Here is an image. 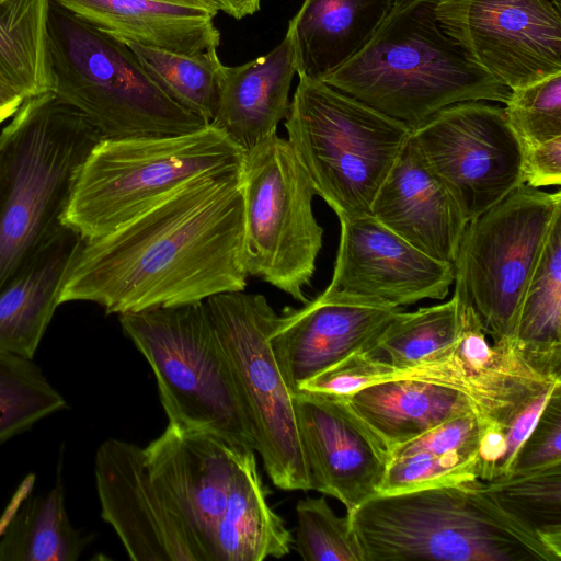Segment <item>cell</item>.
<instances>
[{
    "label": "cell",
    "mask_w": 561,
    "mask_h": 561,
    "mask_svg": "<svg viewBox=\"0 0 561 561\" xmlns=\"http://www.w3.org/2000/svg\"><path fill=\"white\" fill-rule=\"evenodd\" d=\"M248 276L238 170L195 178L112 232L82 239L58 304L122 314L242 291Z\"/></svg>",
    "instance_id": "1"
},
{
    "label": "cell",
    "mask_w": 561,
    "mask_h": 561,
    "mask_svg": "<svg viewBox=\"0 0 561 561\" xmlns=\"http://www.w3.org/2000/svg\"><path fill=\"white\" fill-rule=\"evenodd\" d=\"M436 2L398 0L367 46L322 81L411 130L456 103H505L511 90L443 28Z\"/></svg>",
    "instance_id": "2"
},
{
    "label": "cell",
    "mask_w": 561,
    "mask_h": 561,
    "mask_svg": "<svg viewBox=\"0 0 561 561\" xmlns=\"http://www.w3.org/2000/svg\"><path fill=\"white\" fill-rule=\"evenodd\" d=\"M364 561H560L479 479L378 494L346 513Z\"/></svg>",
    "instance_id": "3"
},
{
    "label": "cell",
    "mask_w": 561,
    "mask_h": 561,
    "mask_svg": "<svg viewBox=\"0 0 561 561\" xmlns=\"http://www.w3.org/2000/svg\"><path fill=\"white\" fill-rule=\"evenodd\" d=\"M102 139L54 92L26 100L0 131V290L62 225L78 175Z\"/></svg>",
    "instance_id": "4"
},
{
    "label": "cell",
    "mask_w": 561,
    "mask_h": 561,
    "mask_svg": "<svg viewBox=\"0 0 561 561\" xmlns=\"http://www.w3.org/2000/svg\"><path fill=\"white\" fill-rule=\"evenodd\" d=\"M47 38L53 92L103 139L175 136L208 125L174 102L125 42L54 0Z\"/></svg>",
    "instance_id": "5"
},
{
    "label": "cell",
    "mask_w": 561,
    "mask_h": 561,
    "mask_svg": "<svg viewBox=\"0 0 561 561\" xmlns=\"http://www.w3.org/2000/svg\"><path fill=\"white\" fill-rule=\"evenodd\" d=\"M244 152L211 124L175 136L102 139L61 222L81 239L104 236L195 178L240 170Z\"/></svg>",
    "instance_id": "6"
},
{
    "label": "cell",
    "mask_w": 561,
    "mask_h": 561,
    "mask_svg": "<svg viewBox=\"0 0 561 561\" xmlns=\"http://www.w3.org/2000/svg\"><path fill=\"white\" fill-rule=\"evenodd\" d=\"M285 127L316 194L339 219L370 215L412 133L325 82L305 77H299Z\"/></svg>",
    "instance_id": "7"
},
{
    "label": "cell",
    "mask_w": 561,
    "mask_h": 561,
    "mask_svg": "<svg viewBox=\"0 0 561 561\" xmlns=\"http://www.w3.org/2000/svg\"><path fill=\"white\" fill-rule=\"evenodd\" d=\"M150 365L169 423L255 450L251 422L205 300L118 314Z\"/></svg>",
    "instance_id": "8"
},
{
    "label": "cell",
    "mask_w": 561,
    "mask_h": 561,
    "mask_svg": "<svg viewBox=\"0 0 561 561\" xmlns=\"http://www.w3.org/2000/svg\"><path fill=\"white\" fill-rule=\"evenodd\" d=\"M560 218V191L523 183L468 221L453 263L454 295L493 343L512 342L524 295Z\"/></svg>",
    "instance_id": "9"
},
{
    "label": "cell",
    "mask_w": 561,
    "mask_h": 561,
    "mask_svg": "<svg viewBox=\"0 0 561 561\" xmlns=\"http://www.w3.org/2000/svg\"><path fill=\"white\" fill-rule=\"evenodd\" d=\"M240 180L248 275L306 304L323 240L307 171L288 140L275 133L245 150Z\"/></svg>",
    "instance_id": "10"
},
{
    "label": "cell",
    "mask_w": 561,
    "mask_h": 561,
    "mask_svg": "<svg viewBox=\"0 0 561 561\" xmlns=\"http://www.w3.org/2000/svg\"><path fill=\"white\" fill-rule=\"evenodd\" d=\"M245 405L271 481L285 491H309L310 478L294 405L270 335L278 313L261 294L222 293L205 300Z\"/></svg>",
    "instance_id": "11"
},
{
    "label": "cell",
    "mask_w": 561,
    "mask_h": 561,
    "mask_svg": "<svg viewBox=\"0 0 561 561\" xmlns=\"http://www.w3.org/2000/svg\"><path fill=\"white\" fill-rule=\"evenodd\" d=\"M410 139L467 221L524 183V146L503 107L483 101L449 105Z\"/></svg>",
    "instance_id": "12"
},
{
    "label": "cell",
    "mask_w": 561,
    "mask_h": 561,
    "mask_svg": "<svg viewBox=\"0 0 561 561\" xmlns=\"http://www.w3.org/2000/svg\"><path fill=\"white\" fill-rule=\"evenodd\" d=\"M473 62L514 90L561 72V0H437Z\"/></svg>",
    "instance_id": "13"
},
{
    "label": "cell",
    "mask_w": 561,
    "mask_h": 561,
    "mask_svg": "<svg viewBox=\"0 0 561 561\" xmlns=\"http://www.w3.org/2000/svg\"><path fill=\"white\" fill-rule=\"evenodd\" d=\"M459 304L461 329L456 343L408 368L389 365L382 381L407 378L454 388L468 397L483 427H503L561 377L534 369L511 341L490 344L473 310Z\"/></svg>",
    "instance_id": "14"
},
{
    "label": "cell",
    "mask_w": 561,
    "mask_h": 561,
    "mask_svg": "<svg viewBox=\"0 0 561 561\" xmlns=\"http://www.w3.org/2000/svg\"><path fill=\"white\" fill-rule=\"evenodd\" d=\"M94 477L101 517L134 561H205L182 519L152 483L139 445L105 439L96 449Z\"/></svg>",
    "instance_id": "15"
},
{
    "label": "cell",
    "mask_w": 561,
    "mask_h": 561,
    "mask_svg": "<svg viewBox=\"0 0 561 561\" xmlns=\"http://www.w3.org/2000/svg\"><path fill=\"white\" fill-rule=\"evenodd\" d=\"M294 405L311 490L346 513L379 494L390 451L345 398L294 391Z\"/></svg>",
    "instance_id": "16"
},
{
    "label": "cell",
    "mask_w": 561,
    "mask_h": 561,
    "mask_svg": "<svg viewBox=\"0 0 561 561\" xmlns=\"http://www.w3.org/2000/svg\"><path fill=\"white\" fill-rule=\"evenodd\" d=\"M339 220L329 288L397 308L448 295L451 264L421 252L371 215Z\"/></svg>",
    "instance_id": "17"
},
{
    "label": "cell",
    "mask_w": 561,
    "mask_h": 561,
    "mask_svg": "<svg viewBox=\"0 0 561 561\" xmlns=\"http://www.w3.org/2000/svg\"><path fill=\"white\" fill-rule=\"evenodd\" d=\"M242 447L199 428L168 423L144 448L150 479L186 525L205 561H213L214 536Z\"/></svg>",
    "instance_id": "18"
},
{
    "label": "cell",
    "mask_w": 561,
    "mask_h": 561,
    "mask_svg": "<svg viewBox=\"0 0 561 561\" xmlns=\"http://www.w3.org/2000/svg\"><path fill=\"white\" fill-rule=\"evenodd\" d=\"M401 310L327 287L304 307L285 308L270 341L293 391L356 352L368 351Z\"/></svg>",
    "instance_id": "19"
},
{
    "label": "cell",
    "mask_w": 561,
    "mask_h": 561,
    "mask_svg": "<svg viewBox=\"0 0 561 561\" xmlns=\"http://www.w3.org/2000/svg\"><path fill=\"white\" fill-rule=\"evenodd\" d=\"M370 215L421 252L451 265L468 224L410 138L377 192Z\"/></svg>",
    "instance_id": "20"
},
{
    "label": "cell",
    "mask_w": 561,
    "mask_h": 561,
    "mask_svg": "<svg viewBox=\"0 0 561 561\" xmlns=\"http://www.w3.org/2000/svg\"><path fill=\"white\" fill-rule=\"evenodd\" d=\"M125 43L196 54L217 48L213 0H54Z\"/></svg>",
    "instance_id": "21"
},
{
    "label": "cell",
    "mask_w": 561,
    "mask_h": 561,
    "mask_svg": "<svg viewBox=\"0 0 561 561\" xmlns=\"http://www.w3.org/2000/svg\"><path fill=\"white\" fill-rule=\"evenodd\" d=\"M296 73L288 37L270 53L234 67L224 66L215 116L209 123L248 150L277 133L289 111Z\"/></svg>",
    "instance_id": "22"
},
{
    "label": "cell",
    "mask_w": 561,
    "mask_h": 561,
    "mask_svg": "<svg viewBox=\"0 0 561 561\" xmlns=\"http://www.w3.org/2000/svg\"><path fill=\"white\" fill-rule=\"evenodd\" d=\"M81 237L64 224L0 290V352L33 359Z\"/></svg>",
    "instance_id": "23"
},
{
    "label": "cell",
    "mask_w": 561,
    "mask_h": 561,
    "mask_svg": "<svg viewBox=\"0 0 561 561\" xmlns=\"http://www.w3.org/2000/svg\"><path fill=\"white\" fill-rule=\"evenodd\" d=\"M398 0H304L288 23L296 73L324 80L373 39Z\"/></svg>",
    "instance_id": "24"
},
{
    "label": "cell",
    "mask_w": 561,
    "mask_h": 561,
    "mask_svg": "<svg viewBox=\"0 0 561 561\" xmlns=\"http://www.w3.org/2000/svg\"><path fill=\"white\" fill-rule=\"evenodd\" d=\"M254 449L242 448L214 536L213 561H262L288 554L294 537L268 503Z\"/></svg>",
    "instance_id": "25"
},
{
    "label": "cell",
    "mask_w": 561,
    "mask_h": 561,
    "mask_svg": "<svg viewBox=\"0 0 561 561\" xmlns=\"http://www.w3.org/2000/svg\"><path fill=\"white\" fill-rule=\"evenodd\" d=\"M345 399L389 451L455 416L474 412L460 391L407 378L365 387Z\"/></svg>",
    "instance_id": "26"
},
{
    "label": "cell",
    "mask_w": 561,
    "mask_h": 561,
    "mask_svg": "<svg viewBox=\"0 0 561 561\" xmlns=\"http://www.w3.org/2000/svg\"><path fill=\"white\" fill-rule=\"evenodd\" d=\"M483 424L471 411L390 450L379 494L476 480Z\"/></svg>",
    "instance_id": "27"
},
{
    "label": "cell",
    "mask_w": 561,
    "mask_h": 561,
    "mask_svg": "<svg viewBox=\"0 0 561 561\" xmlns=\"http://www.w3.org/2000/svg\"><path fill=\"white\" fill-rule=\"evenodd\" d=\"M512 344L534 369L561 377V218L524 295Z\"/></svg>",
    "instance_id": "28"
},
{
    "label": "cell",
    "mask_w": 561,
    "mask_h": 561,
    "mask_svg": "<svg viewBox=\"0 0 561 561\" xmlns=\"http://www.w3.org/2000/svg\"><path fill=\"white\" fill-rule=\"evenodd\" d=\"M90 537L75 528L60 484L27 499L0 537V561H76Z\"/></svg>",
    "instance_id": "29"
},
{
    "label": "cell",
    "mask_w": 561,
    "mask_h": 561,
    "mask_svg": "<svg viewBox=\"0 0 561 561\" xmlns=\"http://www.w3.org/2000/svg\"><path fill=\"white\" fill-rule=\"evenodd\" d=\"M50 0H0V76L24 100L53 92L47 14Z\"/></svg>",
    "instance_id": "30"
},
{
    "label": "cell",
    "mask_w": 561,
    "mask_h": 561,
    "mask_svg": "<svg viewBox=\"0 0 561 561\" xmlns=\"http://www.w3.org/2000/svg\"><path fill=\"white\" fill-rule=\"evenodd\" d=\"M156 83L179 105L209 124L216 113L224 65L217 48L196 54L126 43Z\"/></svg>",
    "instance_id": "31"
},
{
    "label": "cell",
    "mask_w": 561,
    "mask_h": 561,
    "mask_svg": "<svg viewBox=\"0 0 561 561\" xmlns=\"http://www.w3.org/2000/svg\"><path fill=\"white\" fill-rule=\"evenodd\" d=\"M458 298L412 312L399 310L366 351L396 369L414 366L451 347L460 333Z\"/></svg>",
    "instance_id": "32"
},
{
    "label": "cell",
    "mask_w": 561,
    "mask_h": 561,
    "mask_svg": "<svg viewBox=\"0 0 561 561\" xmlns=\"http://www.w3.org/2000/svg\"><path fill=\"white\" fill-rule=\"evenodd\" d=\"M484 483L504 511L561 551V462Z\"/></svg>",
    "instance_id": "33"
},
{
    "label": "cell",
    "mask_w": 561,
    "mask_h": 561,
    "mask_svg": "<svg viewBox=\"0 0 561 561\" xmlns=\"http://www.w3.org/2000/svg\"><path fill=\"white\" fill-rule=\"evenodd\" d=\"M66 405L33 359L0 352V443Z\"/></svg>",
    "instance_id": "34"
},
{
    "label": "cell",
    "mask_w": 561,
    "mask_h": 561,
    "mask_svg": "<svg viewBox=\"0 0 561 561\" xmlns=\"http://www.w3.org/2000/svg\"><path fill=\"white\" fill-rule=\"evenodd\" d=\"M295 548L305 561H364L350 519L337 516L324 496L296 505Z\"/></svg>",
    "instance_id": "35"
},
{
    "label": "cell",
    "mask_w": 561,
    "mask_h": 561,
    "mask_svg": "<svg viewBox=\"0 0 561 561\" xmlns=\"http://www.w3.org/2000/svg\"><path fill=\"white\" fill-rule=\"evenodd\" d=\"M504 104L524 147L561 136V72L511 90Z\"/></svg>",
    "instance_id": "36"
},
{
    "label": "cell",
    "mask_w": 561,
    "mask_h": 561,
    "mask_svg": "<svg viewBox=\"0 0 561 561\" xmlns=\"http://www.w3.org/2000/svg\"><path fill=\"white\" fill-rule=\"evenodd\" d=\"M559 383H561V379L547 387L507 425L483 427L477 461V478L479 480L488 482L512 472L519 448Z\"/></svg>",
    "instance_id": "37"
},
{
    "label": "cell",
    "mask_w": 561,
    "mask_h": 561,
    "mask_svg": "<svg viewBox=\"0 0 561 561\" xmlns=\"http://www.w3.org/2000/svg\"><path fill=\"white\" fill-rule=\"evenodd\" d=\"M560 442L561 383L553 389L536 424L519 448L512 472L531 471L560 463Z\"/></svg>",
    "instance_id": "38"
},
{
    "label": "cell",
    "mask_w": 561,
    "mask_h": 561,
    "mask_svg": "<svg viewBox=\"0 0 561 561\" xmlns=\"http://www.w3.org/2000/svg\"><path fill=\"white\" fill-rule=\"evenodd\" d=\"M524 183L533 187L560 185L561 136L524 147Z\"/></svg>",
    "instance_id": "39"
},
{
    "label": "cell",
    "mask_w": 561,
    "mask_h": 561,
    "mask_svg": "<svg viewBox=\"0 0 561 561\" xmlns=\"http://www.w3.org/2000/svg\"><path fill=\"white\" fill-rule=\"evenodd\" d=\"M24 102L20 92L0 76V125L13 117Z\"/></svg>",
    "instance_id": "40"
},
{
    "label": "cell",
    "mask_w": 561,
    "mask_h": 561,
    "mask_svg": "<svg viewBox=\"0 0 561 561\" xmlns=\"http://www.w3.org/2000/svg\"><path fill=\"white\" fill-rule=\"evenodd\" d=\"M219 11H224L228 15L241 20L248 15H252L260 10L261 0H213Z\"/></svg>",
    "instance_id": "41"
}]
</instances>
